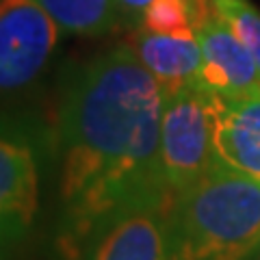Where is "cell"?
Listing matches in <instances>:
<instances>
[{
    "instance_id": "obj_9",
    "label": "cell",
    "mask_w": 260,
    "mask_h": 260,
    "mask_svg": "<svg viewBox=\"0 0 260 260\" xmlns=\"http://www.w3.org/2000/svg\"><path fill=\"white\" fill-rule=\"evenodd\" d=\"M133 50L148 72L158 80L162 93L169 95L182 87L200 83L202 48L195 32L189 35H158L139 30L135 35Z\"/></svg>"
},
{
    "instance_id": "obj_13",
    "label": "cell",
    "mask_w": 260,
    "mask_h": 260,
    "mask_svg": "<svg viewBox=\"0 0 260 260\" xmlns=\"http://www.w3.org/2000/svg\"><path fill=\"white\" fill-rule=\"evenodd\" d=\"M113 3H115L119 22L139 24L141 22V15L145 11V7H148L152 0H113Z\"/></svg>"
},
{
    "instance_id": "obj_3",
    "label": "cell",
    "mask_w": 260,
    "mask_h": 260,
    "mask_svg": "<svg viewBox=\"0 0 260 260\" xmlns=\"http://www.w3.org/2000/svg\"><path fill=\"white\" fill-rule=\"evenodd\" d=\"M54 130L28 113H0V260H18L32 237Z\"/></svg>"
},
{
    "instance_id": "obj_4",
    "label": "cell",
    "mask_w": 260,
    "mask_h": 260,
    "mask_svg": "<svg viewBox=\"0 0 260 260\" xmlns=\"http://www.w3.org/2000/svg\"><path fill=\"white\" fill-rule=\"evenodd\" d=\"M221 98L202 83L165 95L160 115V169L172 198L215 165L213 139Z\"/></svg>"
},
{
    "instance_id": "obj_5",
    "label": "cell",
    "mask_w": 260,
    "mask_h": 260,
    "mask_svg": "<svg viewBox=\"0 0 260 260\" xmlns=\"http://www.w3.org/2000/svg\"><path fill=\"white\" fill-rule=\"evenodd\" d=\"M59 35L39 0H0V95L18 93L42 76Z\"/></svg>"
},
{
    "instance_id": "obj_11",
    "label": "cell",
    "mask_w": 260,
    "mask_h": 260,
    "mask_svg": "<svg viewBox=\"0 0 260 260\" xmlns=\"http://www.w3.org/2000/svg\"><path fill=\"white\" fill-rule=\"evenodd\" d=\"M139 26L158 35H189L195 32L193 0H152L145 7Z\"/></svg>"
},
{
    "instance_id": "obj_6",
    "label": "cell",
    "mask_w": 260,
    "mask_h": 260,
    "mask_svg": "<svg viewBox=\"0 0 260 260\" xmlns=\"http://www.w3.org/2000/svg\"><path fill=\"white\" fill-rule=\"evenodd\" d=\"M165 202H141L109 219L74 260H169Z\"/></svg>"
},
{
    "instance_id": "obj_2",
    "label": "cell",
    "mask_w": 260,
    "mask_h": 260,
    "mask_svg": "<svg viewBox=\"0 0 260 260\" xmlns=\"http://www.w3.org/2000/svg\"><path fill=\"white\" fill-rule=\"evenodd\" d=\"M169 260H247L260 245V180L213 165L169 200Z\"/></svg>"
},
{
    "instance_id": "obj_12",
    "label": "cell",
    "mask_w": 260,
    "mask_h": 260,
    "mask_svg": "<svg viewBox=\"0 0 260 260\" xmlns=\"http://www.w3.org/2000/svg\"><path fill=\"white\" fill-rule=\"evenodd\" d=\"M217 15L228 22L260 70V11L247 0H210Z\"/></svg>"
},
{
    "instance_id": "obj_14",
    "label": "cell",
    "mask_w": 260,
    "mask_h": 260,
    "mask_svg": "<svg viewBox=\"0 0 260 260\" xmlns=\"http://www.w3.org/2000/svg\"><path fill=\"white\" fill-rule=\"evenodd\" d=\"M247 260H260V245L254 249V251H251V254H249V258Z\"/></svg>"
},
{
    "instance_id": "obj_8",
    "label": "cell",
    "mask_w": 260,
    "mask_h": 260,
    "mask_svg": "<svg viewBox=\"0 0 260 260\" xmlns=\"http://www.w3.org/2000/svg\"><path fill=\"white\" fill-rule=\"evenodd\" d=\"M213 154L215 165L260 180V93L221 102Z\"/></svg>"
},
{
    "instance_id": "obj_7",
    "label": "cell",
    "mask_w": 260,
    "mask_h": 260,
    "mask_svg": "<svg viewBox=\"0 0 260 260\" xmlns=\"http://www.w3.org/2000/svg\"><path fill=\"white\" fill-rule=\"evenodd\" d=\"M202 48L200 83L223 102L260 93V70L221 15H208L195 26Z\"/></svg>"
},
{
    "instance_id": "obj_1",
    "label": "cell",
    "mask_w": 260,
    "mask_h": 260,
    "mask_svg": "<svg viewBox=\"0 0 260 260\" xmlns=\"http://www.w3.org/2000/svg\"><path fill=\"white\" fill-rule=\"evenodd\" d=\"M165 93L133 46H113L65 78L56 107V249L74 260L100 228L141 202H165Z\"/></svg>"
},
{
    "instance_id": "obj_10",
    "label": "cell",
    "mask_w": 260,
    "mask_h": 260,
    "mask_svg": "<svg viewBox=\"0 0 260 260\" xmlns=\"http://www.w3.org/2000/svg\"><path fill=\"white\" fill-rule=\"evenodd\" d=\"M39 5L68 35L98 37L119 22L113 0H39Z\"/></svg>"
}]
</instances>
